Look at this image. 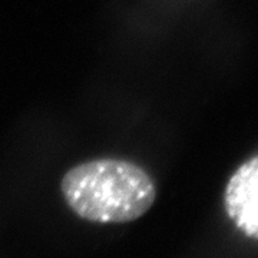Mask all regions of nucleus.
<instances>
[{"mask_svg": "<svg viewBox=\"0 0 258 258\" xmlns=\"http://www.w3.org/2000/svg\"><path fill=\"white\" fill-rule=\"evenodd\" d=\"M60 191L72 211L86 221L123 224L147 214L157 198L154 179L125 159H93L71 168Z\"/></svg>", "mask_w": 258, "mask_h": 258, "instance_id": "1", "label": "nucleus"}, {"mask_svg": "<svg viewBox=\"0 0 258 258\" xmlns=\"http://www.w3.org/2000/svg\"><path fill=\"white\" fill-rule=\"evenodd\" d=\"M224 205L237 228L258 240V157L248 159L231 176Z\"/></svg>", "mask_w": 258, "mask_h": 258, "instance_id": "2", "label": "nucleus"}]
</instances>
